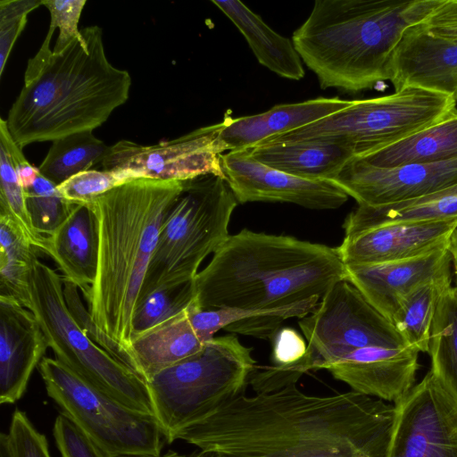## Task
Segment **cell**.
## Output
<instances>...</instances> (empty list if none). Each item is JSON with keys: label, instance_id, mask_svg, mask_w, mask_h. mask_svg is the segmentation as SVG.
I'll return each instance as SVG.
<instances>
[{"label": "cell", "instance_id": "obj_1", "mask_svg": "<svg viewBox=\"0 0 457 457\" xmlns=\"http://www.w3.org/2000/svg\"><path fill=\"white\" fill-rule=\"evenodd\" d=\"M395 406L353 390L309 395L296 384L239 394L178 430L228 457H387Z\"/></svg>", "mask_w": 457, "mask_h": 457}, {"label": "cell", "instance_id": "obj_2", "mask_svg": "<svg viewBox=\"0 0 457 457\" xmlns=\"http://www.w3.org/2000/svg\"><path fill=\"white\" fill-rule=\"evenodd\" d=\"M182 188L183 181L135 179L86 204L96 220L98 257L95 281L83 296L100 333L137 374L133 316L162 226Z\"/></svg>", "mask_w": 457, "mask_h": 457}, {"label": "cell", "instance_id": "obj_3", "mask_svg": "<svg viewBox=\"0 0 457 457\" xmlns=\"http://www.w3.org/2000/svg\"><path fill=\"white\" fill-rule=\"evenodd\" d=\"M54 30L48 28L37 53L29 59L23 87L5 120L21 149L93 131L129 96L131 77L109 62L100 27L83 28L82 36L60 52L50 48Z\"/></svg>", "mask_w": 457, "mask_h": 457}, {"label": "cell", "instance_id": "obj_4", "mask_svg": "<svg viewBox=\"0 0 457 457\" xmlns=\"http://www.w3.org/2000/svg\"><path fill=\"white\" fill-rule=\"evenodd\" d=\"M345 279L337 247L244 228L193 280L201 309L270 311L321 297Z\"/></svg>", "mask_w": 457, "mask_h": 457}, {"label": "cell", "instance_id": "obj_5", "mask_svg": "<svg viewBox=\"0 0 457 457\" xmlns=\"http://www.w3.org/2000/svg\"><path fill=\"white\" fill-rule=\"evenodd\" d=\"M441 0H316L292 41L322 89L357 94L389 81L404 32Z\"/></svg>", "mask_w": 457, "mask_h": 457}, {"label": "cell", "instance_id": "obj_6", "mask_svg": "<svg viewBox=\"0 0 457 457\" xmlns=\"http://www.w3.org/2000/svg\"><path fill=\"white\" fill-rule=\"evenodd\" d=\"M237 204L223 176L184 180L162 226L138 303L154 291L193 281L203 261L228 237Z\"/></svg>", "mask_w": 457, "mask_h": 457}, {"label": "cell", "instance_id": "obj_7", "mask_svg": "<svg viewBox=\"0 0 457 457\" xmlns=\"http://www.w3.org/2000/svg\"><path fill=\"white\" fill-rule=\"evenodd\" d=\"M30 305L54 359L83 381L124 406L155 416L147 382L94 343L71 316L63 278L36 259L29 269Z\"/></svg>", "mask_w": 457, "mask_h": 457}, {"label": "cell", "instance_id": "obj_8", "mask_svg": "<svg viewBox=\"0 0 457 457\" xmlns=\"http://www.w3.org/2000/svg\"><path fill=\"white\" fill-rule=\"evenodd\" d=\"M457 99L405 87L352 104L312 124L262 141L258 145L305 141L343 144L362 157L394 145L454 113ZM257 145V146H258Z\"/></svg>", "mask_w": 457, "mask_h": 457}, {"label": "cell", "instance_id": "obj_9", "mask_svg": "<svg viewBox=\"0 0 457 457\" xmlns=\"http://www.w3.org/2000/svg\"><path fill=\"white\" fill-rule=\"evenodd\" d=\"M235 335L214 337L197 353L147 381L155 417L170 444L180 428L245 393L256 361Z\"/></svg>", "mask_w": 457, "mask_h": 457}, {"label": "cell", "instance_id": "obj_10", "mask_svg": "<svg viewBox=\"0 0 457 457\" xmlns=\"http://www.w3.org/2000/svg\"><path fill=\"white\" fill-rule=\"evenodd\" d=\"M38 370L62 413L106 454H161L165 436L155 416L124 406L55 359L44 357Z\"/></svg>", "mask_w": 457, "mask_h": 457}, {"label": "cell", "instance_id": "obj_11", "mask_svg": "<svg viewBox=\"0 0 457 457\" xmlns=\"http://www.w3.org/2000/svg\"><path fill=\"white\" fill-rule=\"evenodd\" d=\"M298 324L308 344L311 370L358 348L409 346L393 322L346 279L333 285Z\"/></svg>", "mask_w": 457, "mask_h": 457}, {"label": "cell", "instance_id": "obj_12", "mask_svg": "<svg viewBox=\"0 0 457 457\" xmlns=\"http://www.w3.org/2000/svg\"><path fill=\"white\" fill-rule=\"evenodd\" d=\"M220 130L217 123L154 145L120 140L110 145L102 170L120 171L131 179L184 181L206 174L223 176Z\"/></svg>", "mask_w": 457, "mask_h": 457}, {"label": "cell", "instance_id": "obj_13", "mask_svg": "<svg viewBox=\"0 0 457 457\" xmlns=\"http://www.w3.org/2000/svg\"><path fill=\"white\" fill-rule=\"evenodd\" d=\"M395 406L387 457H457V400L430 370Z\"/></svg>", "mask_w": 457, "mask_h": 457}, {"label": "cell", "instance_id": "obj_14", "mask_svg": "<svg viewBox=\"0 0 457 457\" xmlns=\"http://www.w3.org/2000/svg\"><path fill=\"white\" fill-rule=\"evenodd\" d=\"M220 162L238 204L280 202L312 210H332L349 198L329 180L304 179L269 167L254 159L249 149L221 154Z\"/></svg>", "mask_w": 457, "mask_h": 457}, {"label": "cell", "instance_id": "obj_15", "mask_svg": "<svg viewBox=\"0 0 457 457\" xmlns=\"http://www.w3.org/2000/svg\"><path fill=\"white\" fill-rule=\"evenodd\" d=\"M329 181L341 187L358 205H388L456 184L457 159L376 167L354 157Z\"/></svg>", "mask_w": 457, "mask_h": 457}, {"label": "cell", "instance_id": "obj_16", "mask_svg": "<svg viewBox=\"0 0 457 457\" xmlns=\"http://www.w3.org/2000/svg\"><path fill=\"white\" fill-rule=\"evenodd\" d=\"M451 266L446 245L404 260L347 264L345 279L392 321L402 301L413 290L432 281L453 278Z\"/></svg>", "mask_w": 457, "mask_h": 457}, {"label": "cell", "instance_id": "obj_17", "mask_svg": "<svg viewBox=\"0 0 457 457\" xmlns=\"http://www.w3.org/2000/svg\"><path fill=\"white\" fill-rule=\"evenodd\" d=\"M420 352L411 347H363L326 364L322 370L351 390L394 403L414 386Z\"/></svg>", "mask_w": 457, "mask_h": 457}, {"label": "cell", "instance_id": "obj_18", "mask_svg": "<svg viewBox=\"0 0 457 457\" xmlns=\"http://www.w3.org/2000/svg\"><path fill=\"white\" fill-rule=\"evenodd\" d=\"M395 91L417 87L457 99V40L430 34L422 23L409 28L390 62Z\"/></svg>", "mask_w": 457, "mask_h": 457}, {"label": "cell", "instance_id": "obj_19", "mask_svg": "<svg viewBox=\"0 0 457 457\" xmlns=\"http://www.w3.org/2000/svg\"><path fill=\"white\" fill-rule=\"evenodd\" d=\"M48 343L31 311L0 297V403L11 404L24 395L43 360Z\"/></svg>", "mask_w": 457, "mask_h": 457}, {"label": "cell", "instance_id": "obj_20", "mask_svg": "<svg viewBox=\"0 0 457 457\" xmlns=\"http://www.w3.org/2000/svg\"><path fill=\"white\" fill-rule=\"evenodd\" d=\"M457 220L378 226L344 237L337 246L345 265L409 259L446 246Z\"/></svg>", "mask_w": 457, "mask_h": 457}, {"label": "cell", "instance_id": "obj_21", "mask_svg": "<svg viewBox=\"0 0 457 457\" xmlns=\"http://www.w3.org/2000/svg\"><path fill=\"white\" fill-rule=\"evenodd\" d=\"M353 100L318 97L299 103L282 104L267 112L232 118L220 122L219 139L224 151L250 149L264 140L298 129L348 107Z\"/></svg>", "mask_w": 457, "mask_h": 457}, {"label": "cell", "instance_id": "obj_22", "mask_svg": "<svg viewBox=\"0 0 457 457\" xmlns=\"http://www.w3.org/2000/svg\"><path fill=\"white\" fill-rule=\"evenodd\" d=\"M46 254L52 258L63 280L75 284L85 295L95 281L98 234L95 214L85 204H74L62 223L46 237Z\"/></svg>", "mask_w": 457, "mask_h": 457}, {"label": "cell", "instance_id": "obj_23", "mask_svg": "<svg viewBox=\"0 0 457 457\" xmlns=\"http://www.w3.org/2000/svg\"><path fill=\"white\" fill-rule=\"evenodd\" d=\"M205 344L192 328L186 308L132 337L131 350L137 372L147 382L160 371L199 353Z\"/></svg>", "mask_w": 457, "mask_h": 457}, {"label": "cell", "instance_id": "obj_24", "mask_svg": "<svg viewBox=\"0 0 457 457\" xmlns=\"http://www.w3.org/2000/svg\"><path fill=\"white\" fill-rule=\"evenodd\" d=\"M241 32L260 64L279 77L300 80L303 61L292 39L281 36L240 1L212 0Z\"/></svg>", "mask_w": 457, "mask_h": 457}, {"label": "cell", "instance_id": "obj_25", "mask_svg": "<svg viewBox=\"0 0 457 457\" xmlns=\"http://www.w3.org/2000/svg\"><path fill=\"white\" fill-rule=\"evenodd\" d=\"M249 150L254 159L269 167L322 180L332 179L355 157L353 149L348 145L320 141L262 145Z\"/></svg>", "mask_w": 457, "mask_h": 457}, {"label": "cell", "instance_id": "obj_26", "mask_svg": "<svg viewBox=\"0 0 457 457\" xmlns=\"http://www.w3.org/2000/svg\"><path fill=\"white\" fill-rule=\"evenodd\" d=\"M457 220V183L431 194L382 206L358 205L343 223L345 237L394 223Z\"/></svg>", "mask_w": 457, "mask_h": 457}, {"label": "cell", "instance_id": "obj_27", "mask_svg": "<svg viewBox=\"0 0 457 457\" xmlns=\"http://www.w3.org/2000/svg\"><path fill=\"white\" fill-rule=\"evenodd\" d=\"M356 158L376 167L457 159V111L394 145Z\"/></svg>", "mask_w": 457, "mask_h": 457}, {"label": "cell", "instance_id": "obj_28", "mask_svg": "<svg viewBox=\"0 0 457 457\" xmlns=\"http://www.w3.org/2000/svg\"><path fill=\"white\" fill-rule=\"evenodd\" d=\"M428 354L430 372L457 400V287L441 294L432 324Z\"/></svg>", "mask_w": 457, "mask_h": 457}, {"label": "cell", "instance_id": "obj_29", "mask_svg": "<svg viewBox=\"0 0 457 457\" xmlns=\"http://www.w3.org/2000/svg\"><path fill=\"white\" fill-rule=\"evenodd\" d=\"M38 253L12 219L0 213V297L29 308V273Z\"/></svg>", "mask_w": 457, "mask_h": 457}, {"label": "cell", "instance_id": "obj_30", "mask_svg": "<svg viewBox=\"0 0 457 457\" xmlns=\"http://www.w3.org/2000/svg\"><path fill=\"white\" fill-rule=\"evenodd\" d=\"M110 149L93 131H81L52 141L39 172L61 185L72 176L101 164Z\"/></svg>", "mask_w": 457, "mask_h": 457}, {"label": "cell", "instance_id": "obj_31", "mask_svg": "<svg viewBox=\"0 0 457 457\" xmlns=\"http://www.w3.org/2000/svg\"><path fill=\"white\" fill-rule=\"evenodd\" d=\"M452 279L436 280L419 287L402 301L392 319L406 344L420 353L428 352L436 304L444 290L452 286Z\"/></svg>", "mask_w": 457, "mask_h": 457}, {"label": "cell", "instance_id": "obj_32", "mask_svg": "<svg viewBox=\"0 0 457 457\" xmlns=\"http://www.w3.org/2000/svg\"><path fill=\"white\" fill-rule=\"evenodd\" d=\"M0 212L7 214L27 241L39 253H46L47 238L35 228L13 161L6 145L0 142Z\"/></svg>", "mask_w": 457, "mask_h": 457}, {"label": "cell", "instance_id": "obj_33", "mask_svg": "<svg viewBox=\"0 0 457 457\" xmlns=\"http://www.w3.org/2000/svg\"><path fill=\"white\" fill-rule=\"evenodd\" d=\"M194 299L193 281L151 293L136 307L132 321V337L179 313L187 308Z\"/></svg>", "mask_w": 457, "mask_h": 457}, {"label": "cell", "instance_id": "obj_34", "mask_svg": "<svg viewBox=\"0 0 457 457\" xmlns=\"http://www.w3.org/2000/svg\"><path fill=\"white\" fill-rule=\"evenodd\" d=\"M27 207L35 228L45 237L52 235L70 213L73 203L67 201L57 186L40 172L25 189Z\"/></svg>", "mask_w": 457, "mask_h": 457}, {"label": "cell", "instance_id": "obj_35", "mask_svg": "<svg viewBox=\"0 0 457 457\" xmlns=\"http://www.w3.org/2000/svg\"><path fill=\"white\" fill-rule=\"evenodd\" d=\"M130 180L127 174L120 171L87 170L72 176L57 187L67 201L86 204Z\"/></svg>", "mask_w": 457, "mask_h": 457}, {"label": "cell", "instance_id": "obj_36", "mask_svg": "<svg viewBox=\"0 0 457 457\" xmlns=\"http://www.w3.org/2000/svg\"><path fill=\"white\" fill-rule=\"evenodd\" d=\"M43 5V0L0 1V76L30 12Z\"/></svg>", "mask_w": 457, "mask_h": 457}, {"label": "cell", "instance_id": "obj_37", "mask_svg": "<svg viewBox=\"0 0 457 457\" xmlns=\"http://www.w3.org/2000/svg\"><path fill=\"white\" fill-rule=\"evenodd\" d=\"M4 434L11 457H52L46 436L21 410L14 411L9 430Z\"/></svg>", "mask_w": 457, "mask_h": 457}, {"label": "cell", "instance_id": "obj_38", "mask_svg": "<svg viewBox=\"0 0 457 457\" xmlns=\"http://www.w3.org/2000/svg\"><path fill=\"white\" fill-rule=\"evenodd\" d=\"M87 0H43L50 13V28L59 29V35L53 48L60 52L73 39L82 36L79 22Z\"/></svg>", "mask_w": 457, "mask_h": 457}, {"label": "cell", "instance_id": "obj_39", "mask_svg": "<svg viewBox=\"0 0 457 457\" xmlns=\"http://www.w3.org/2000/svg\"><path fill=\"white\" fill-rule=\"evenodd\" d=\"M53 435L62 457H112L93 443L63 413L55 419Z\"/></svg>", "mask_w": 457, "mask_h": 457}, {"label": "cell", "instance_id": "obj_40", "mask_svg": "<svg viewBox=\"0 0 457 457\" xmlns=\"http://www.w3.org/2000/svg\"><path fill=\"white\" fill-rule=\"evenodd\" d=\"M271 340V365L278 368L300 367L305 373L309 371L308 344L296 330L280 328Z\"/></svg>", "mask_w": 457, "mask_h": 457}, {"label": "cell", "instance_id": "obj_41", "mask_svg": "<svg viewBox=\"0 0 457 457\" xmlns=\"http://www.w3.org/2000/svg\"><path fill=\"white\" fill-rule=\"evenodd\" d=\"M63 295L71 316L86 335L109 354L125 364L124 359L119 350L106 337L102 335L96 328L88 309H86L79 295V287L70 281L63 280Z\"/></svg>", "mask_w": 457, "mask_h": 457}, {"label": "cell", "instance_id": "obj_42", "mask_svg": "<svg viewBox=\"0 0 457 457\" xmlns=\"http://www.w3.org/2000/svg\"><path fill=\"white\" fill-rule=\"evenodd\" d=\"M422 24L434 36L457 40V0H441Z\"/></svg>", "mask_w": 457, "mask_h": 457}, {"label": "cell", "instance_id": "obj_43", "mask_svg": "<svg viewBox=\"0 0 457 457\" xmlns=\"http://www.w3.org/2000/svg\"><path fill=\"white\" fill-rule=\"evenodd\" d=\"M447 251L451 256L453 272L457 282V226L454 228L448 239Z\"/></svg>", "mask_w": 457, "mask_h": 457}, {"label": "cell", "instance_id": "obj_44", "mask_svg": "<svg viewBox=\"0 0 457 457\" xmlns=\"http://www.w3.org/2000/svg\"><path fill=\"white\" fill-rule=\"evenodd\" d=\"M182 457H228V456L222 455L216 452L204 451V450L198 449L190 453L182 454Z\"/></svg>", "mask_w": 457, "mask_h": 457}, {"label": "cell", "instance_id": "obj_45", "mask_svg": "<svg viewBox=\"0 0 457 457\" xmlns=\"http://www.w3.org/2000/svg\"><path fill=\"white\" fill-rule=\"evenodd\" d=\"M112 457H182V454L174 452L169 451L164 454L154 455V454H123V455H116Z\"/></svg>", "mask_w": 457, "mask_h": 457}, {"label": "cell", "instance_id": "obj_46", "mask_svg": "<svg viewBox=\"0 0 457 457\" xmlns=\"http://www.w3.org/2000/svg\"><path fill=\"white\" fill-rule=\"evenodd\" d=\"M0 457H11L4 433L0 436Z\"/></svg>", "mask_w": 457, "mask_h": 457}]
</instances>
